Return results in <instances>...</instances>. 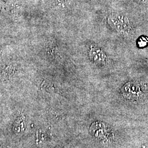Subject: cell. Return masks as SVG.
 Segmentation results:
<instances>
[{
  "mask_svg": "<svg viewBox=\"0 0 148 148\" xmlns=\"http://www.w3.org/2000/svg\"><path fill=\"white\" fill-rule=\"evenodd\" d=\"M108 23L117 32L126 33L131 30L130 23L125 16L119 14L111 15L108 18Z\"/></svg>",
  "mask_w": 148,
  "mask_h": 148,
  "instance_id": "1",
  "label": "cell"
},
{
  "mask_svg": "<svg viewBox=\"0 0 148 148\" xmlns=\"http://www.w3.org/2000/svg\"><path fill=\"white\" fill-rule=\"evenodd\" d=\"M122 92L124 96L127 98H136L140 93L139 85L134 82L128 83L123 88Z\"/></svg>",
  "mask_w": 148,
  "mask_h": 148,
  "instance_id": "2",
  "label": "cell"
},
{
  "mask_svg": "<svg viewBox=\"0 0 148 148\" xmlns=\"http://www.w3.org/2000/svg\"><path fill=\"white\" fill-rule=\"evenodd\" d=\"M91 56L95 62L102 63L105 60L106 56L101 49L98 48H94L92 50Z\"/></svg>",
  "mask_w": 148,
  "mask_h": 148,
  "instance_id": "3",
  "label": "cell"
}]
</instances>
